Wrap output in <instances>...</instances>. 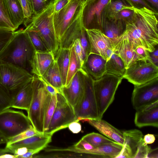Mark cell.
<instances>
[{
	"instance_id": "6da1fadb",
	"label": "cell",
	"mask_w": 158,
	"mask_h": 158,
	"mask_svg": "<svg viewBox=\"0 0 158 158\" xmlns=\"http://www.w3.org/2000/svg\"><path fill=\"white\" fill-rule=\"evenodd\" d=\"M132 17L126 22V29L122 34L129 40L133 48L141 46L150 52L158 44L157 12L145 7H133Z\"/></svg>"
},
{
	"instance_id": "7a4b0ae2",
	"label": "cell",
	"mask_w": 158,
	"mask_h": 158,
	"mask_svg": "<svg viewBox=\"0 0 158 158\" xmlns=\"http://www.w3.org/2000/svg\"><path fill=\"white\" fill-rule=\"evenodd\" d=\"M36 52L25 30L20 29L15 31L12 40L0 57V64H12L31 73V64Z\"/></svg>"
},
{
	"instance_id": "3957f363",
	"label": "cell",
	"mask_w": 158,
	"mask_h": 158,
	"mask_svg": "<svg viewBox=\"0 0 158 158\" xmlns=\"http://www.w3.org/2000/svg\"><path fill=\"white\" fill-rule=\"evenodd\" d=\"M32 97L27 117L32 125L38 132L44 134L45 116L52 95L47 91L43 82L34 75L32 81Z\"/></svg>"
},
{
	"instance_id": "277c9868",
	"label": "cell",
	"mask_w": 158,
	"mask_h": 158,
	"mask_svg": "<svg viewBox=\"0 0 158 158\" xmlns=\"http://www.w3.org/2000/svg\"><path fill=\"white\" fill-rule=\"evenodd\" d=\"M54 1L49 3L42 11L35 15L30 23L37 30L55 59L59 49V43L57 39L54 25Z\"/></svg>"
},
{
	"instance_id": "5b68a950",
	"label": "cell",
	"mask_w": 158,
	"mask_h": 158,
	"mask_svg": "<svg viewBox=\"0 0 158 158\" xmlns=\"http://www.w3.org/2000/svg\"><path fill=\"white\" fill-rule=\"evenodd\" d=\"M123 77H118L106 73L99 79L94 81V88L99 119L113 102L118 88Z\"/></svg>"
},
{
	"instance_id": "8992f818",
	"label": "cell",
	"mask_w": 158,
	"mask_h": 158,
	"mask_svg": "<svg viewBox=\"0 0 158 158\" xmlns=\"http://www.w3.org/2000/svg\"><path fill=\"white\" fill-rule=\"evenodd\" d=\"M34 75L15 65L0 64V84L8 92L12 99L24 85L32 80Z\"/></svg>"
},
{
	"instance_id": "52a82bcc",
	"label": "cell",
	"mask_w": 158,
	"mask_h": 158,
	"mask_svg": "<svg viewBox=\"0 0 158 158\" xmlns=\"http://www.w3.org/2000/svg\"><path fill=\"white\" fill-rule=\"evenodd\" d=\"M31 126L27 116L22 112L9 108L0 112V132L7 140Z\"/></svg>"
},
{
	"instance_id": "ba28073f",
	"label": "cell",
	"mask_w": 158,
	"mask_h": 158,
	"mask_svg": "<svg viewBox=\"0 0 158 158\" xmlns=\"http://www.w3.org/2000/svg\"><path fill=\"white\" fill-rule=\"evenodd\" d=\"M83 73L84 94L79 105L74 109L77 121L99 119L94 88V80L84 69Z\"/></svg>"
},
{
	"instance_id": "9c48e42d",
	"label": "cell",
	"mask_w": 158,
	"mask_h": 158,
	"mask_svg": "<svg viewBox=\"0 0 158 158\" xmlns=\"http://www.w3.org/2000/svg\"><path fill=\"white\" fill-rule=\"evenodd\" d=\"M55 110L48 128L44 133L51 136L55 132L68 127L71 123L77 121L74 109L60 93L56 94Z\"/></svg>"
},
{
	"instance_id": "30bf717a",
	"label": "cell",
	"mask_w": 158,
	"mask_h": 158,
	"mask_svg": "<svg viewBox=\"0 0 158 158\" xmlns=\"http://www.w3.org/2000/svg\"><path fill=\"white\" fill-rule=\"evenodd\" d=\"M124 142L116 158H147L151 148L143 140L142 132L136 129L123 131Z\"/></svg>"
},
{
	"instance_id": "8fae6325",
	"label": "cell",
	"mask_w": 158,
	"mask_h": 158,
	"mask_svg": "<svg viewBox=\"0 0 158 158\" xmlns=\"http://www.w3.org/2000/svg\"><path fill=\"white\" fill-rule=\"evenodd\" d=\"M78 39L80 40L84 62L90 52L88 36L82 22V11L62 36L59 43V48L70 49L75 40Z\"/></svg>"
},
{
	"instance_id": "7c38bea8",
	"label": "cell",
	"mask_w": 158,
	"mask_h": 158,
	"mask_svg": "<svg viewBox=\"0 0 158 158\" xmlns=\"http://www.w3.org/2000/svg\"><path fill=\"white\" fill-rule=\"evenodd\" d=\"M85 0H71L63 8L53 15V23L59 42L64 32L81 13Z\"/></svg>"
},
{
	"instance_id": "4fadbf2b",
	"label": "cell",
	"mask_w": 158,
	"mask_h": 158,
	"mask_svg": "<svg viewBox=\"0 0 158 158\" xmlns=\"http://www.w3.org/2000/svg\"><path fill=\"white\" fill-rule=\"evenodd\" d=\"M123 77L134 85L143 84L158 77V67L150 60H138L126 69Z\"/></svg>"
},
{
	"instance_id": "5bb4252c",
	"label": "cell",
	"mask_w": 158,
	"mask_h": 158,
	"mask_svg": "<svg viewBox=\"0 0 158 158\" xmlns=\"http://www.w3.org/2000/svg\"><path fill=\"white\" fill-rule=\"evenodd\" d=\"M111 1L85 0L82 11V18L86 29H98L102 31L105 19L104 8Z\"/></svg>"
},
{
	"instance_id": "9a60e30c",
	"label": "cell",
	"mask_w": 158,
	"mask_h": 158,
	"mask_svg": "<svg viewBox=\"0 0 158 158\" xmlns=\"http://www.w3.org/2000/svg\"><path fill=\"white\" fill-rule=\"evenodd\" d=\"M158 101V77L143 84L134 85L131 102L137 110Z\"/></svg>"
},
{
	"instance_id": "2e32d148",
	"label": "cell",
	"mask_w": 158,
	"mask_h": 158,
	"mask_svg": "<svg viewBox=\"0 0 158 158\" xmlns=\"http://www.w3.org/2000/svg\"><path fill=\"white\" fill-rule=\"evenodd\" d=\"M89 40L90 53L100 55L107 61L113 53V40L100 29H86Z\"/></svg>"
},
{
	"instance_id": "e0dca14e",
	"label": "cell",
	"mask_w": 158,
	"mask_h": 158,
	"mask_svg": "<svg viewBox=\"0 0 158 158\" xmlns=\"http://www.w3.org/2000/svg\"><path fill=\"white\" fill-rule=\"evenodd\" d=\"M83 71L82 68L78 71L69 84L63 86L60 92L74 109L79 105L84 93Z\"/></svg>"
},
{
	"instance_id": "ac0fdd59",
	"label": "cell",
	"mask_w": 158,
	"mask_h": 158,
	"mask_svg": "<svg viewBox=\"0 0 158 158\" xmlns=\"http://www.w3.org/2000/svg\"><path fill=\"white\" fill-rule=\"evenodd\" d=\"M112 40L113 52L121 59L126 69L139 60L129 40L123 34Z\"/></svg>"
},
{
	"instance_id": "d6986e66",
	"label": "cell",
	"mask_w": 158,
	"mask_h": 158,
	"mask_svg": "<svg viewBox=\"0 0 158 158\" xmlns=\"http://www.w3.org/2000/svg\"><path fill=\"white\" fill-rule=\"evenodd\" d=\"M134 119L135 125L139 128L151 126L158 127V101L136 110Z\"/></svg>"
},
{
	"instance_id": "ffe728a7",
	"label": "cell",
	"mask_w": 158,
	"mask_h": 158,
	"mask_svg": "<svg viewBox=\"0 0 158 158\" xmlns=\"http://www.w3.org/2000/svg\"><path fill=\"white\" fill-rule=\"evenodd\" d=\"M52 137L45 134L37 135L15 143L6 145L5 148L10 153L14 149L25 147L30 150L40 152L45 148L52 141Z\"/></svg>"
},
{
	"instance_id": "44dd1931",
	"label": "cell",
	"mask_w": 158,
	"mask_h": 158,
	"mask_svg": "<svg viewBox=\"0 0 158 158\" xmlns=\"http://www.w3.org/2000/svg\"><path fill=\"white\" fill-rule=\"evenodd\" d=\"M106 61L100 55L90 53L84 62L82 68L94 80H97L106 73Z\"/></svg>"
},
{
	"instance_id": "7402d4cb",
	"label": "cell",
	"mask_w": 158,
	"mask_h": 158,
	"mask_svg": "<svg viewBox=\"0 0 158 158\" xmlns=\"http://www.w3.org/2000/svg\"><path fill=\"white\" fill-rule=\"evenodd\" d=\"M123 145L116 142L101 145L93 149L85 150L73 148L75 153H82L90 157L96 158H116L120 153Z\"/></svg>"
},
{
	"instance_id": "603a6c76",
	"label": "cell",
	"mask_w": 158,
	"mask_h": 158,
	"mask_svg": "<svg viewBox=\"0 0 158 158\" xmlns=\"http://www.w3.org/2000/svg\"><path fill=\"white\" fill-rule=\"evenodd\" d=\"M87 121L100 132L110 139L122 145L124 142L123 131L117 129L109 123L102 119H87Z\"/></svg>"
},
{
	"instance_id": "cb8c5ba5",
	"label": "cell",
	"mask_w": 158,
	"mask_h": 158,
	"mask_svg": "<svg viewBox=\"0 0 158 158\" xmlns=\"http://www.w3.org/2000/svg\"><path fill=\"white\" fill-rule=\"evenodd\" d=\"M55 60L51 52H36L31 64V73L37 77L43 76Z\"/></svg>"
},
{
	"instance_id": "d4e9b609",
	"label": "cell",
	"mask_w": 158,
	"mask_h": 158,
	"mask_svg": "<svg viewBox=\"0 0 158 158\" xmlns=\"http://www.w3.org/2000/svg\"><path fill=\"white\" fill-rule=\"evenodd\" d=\"M32 81L24 85L13 97L11 107L27 111L28 110L32 97Z\"/></svg>"
},
{
	"instance_id": "484cf974",
	"label": "cell",
	"mask_w": 158,
	"mask_h": 158,
	"mask_svg": "<svg viewBox=\"0 0 158 158\" xmlns=\"http://www.w3.org/2000/svg\"><path fill=\"white\" fill-rule=\"evenodd\" d=\"M126 27V22L123 20L105 18L102 31L105 35L113 40L122 34Z\"/></svg>"
},
{
	"instance_id": "4316f807",
	"label": "cell",
	"mask_w": 158,
	"mask_h": 158,
	"mask_svg": "<svg viewBox=\"0 0 158 158\" xmlns=\"http://www.w3.org/2000/svg\"><path fill=\"white\" fill-rule=\"evenodd\" d=\"M70 49L59 48L55 60L61 77L63 86L66 84L70 60Z\"/></svg>"
},
{
	"instance_id": "83f0119b",
	"label": "cell",
	"mask_w": 158,
	"mask_h": 158,
	"mask_svg": "<svg viewBox=\"0 0 158 158\" xmlns=\"http://www.w3.org/2000/svg\"><path fill=\"white\" fill-rule=\"evenodd\" d=\"M42 77L59 92H60L63 86L61 75L55 60Z\"/></svg>"
},
{
	"instance_id": "f1b7e54d",
	"label": "cell",
	"mask_w": 158,
	"mask_h": 158,
	"mask_svg": "<svg viewBox=\"0 0 158 158\" xmlns=\"http://www.w3.org/2000/svg\"><path fill=\"white\" fill-rule=\"evenodd\" d=\"M126 70L123 61L118 55L113 52L106 62V73L118 77H123Z\"/></svg>"
},
{
	"instance_id": "f546056e",
	"label": "cell",
	"mask_w": 158,
	"mask_h": 158,
	"mask_svg": "<svg viewBox=\"0 0 158 158\" xmlns=\"http://www.w3.org/2000/svg\"><path fill=\"white\" fill-rule=\"evenodd\" d=\"M10 16L16 27L23 23L24 15L20 0H5Z\"/></svg>"
},
{
	"instance_id": "4dcf8cb0",
	"label": "cell",
	"mask_w": 158,
	"mask_h": 158,
	"mask_svg": "<svg viewBox=\"0 0 158 158\" xmlns=\"http://www.w3.org/2000/svg\"><path fill=\"white\" fill-rule=\"evenodd\" d=\"M132 8L124 0H111L104 8L103 16L105 19H113L121 10L124 9H132Z\"/></svg>"
},
{
	"instance_id": "1f68e13d",
	"label": "cell",
	"mask_w": 158,
	"mask_h": 158,
	"mask_svg": "<svg viewBox=\"0 0 158 158\" xmlns=\"http://www.w3.org/2000/svg\"><path fill=\"white\" fill-rule=\"evenodd\" d=\"M17 29L10 16L5 0H0V30L14 31Z\"/></svg>"
},
{
	"instance_id": "d6a6232c",
	"label": "cell",
	"mask_w": 158,
	"mask_h": 158,
	"mask_svg": "<svg viewBox=\"0 0 158 158\" xmlns=\"http://www.w3.org/2000/svg\"><path fill=\"white\" fill-rule=\"evenodd\" d=\"M25 30L36 52H51L44 43L37 30L31 23L26 27Z\"/></svg>"
},
{
	"instance_id": "836d02e7",
	"label": "cell",
	"mask_w": 158,
	"mask_h": 158,
	"mask_svg": "<svg viewBox=\"0 0 158 158\" xmlns=\"http://www.w3.org/2000/svg\"><path fill=\"white\" fill-rule=\"evenodd\" d=\"M70 51L69 69L66 84L64 86H66L69 84L75 74L82 68L77 60L73 45Z\"/></svg>"
},
{
	"instance_id": "e575fe53",
	"label": "cell",
	"mask_w": 158,
	"mask_h": 158,
	"mask_svg": "<svg viewBox=\"0 0 158 158\" xmlns=\"http://www.w3.org/2000/svg\"><path fill=\"white\" fill-rule=\"evenodd\" d=\"M81 139L88 143L94 148L102 144L115 142L110 139L95 132L91 133L85 135Z\"/></svg>"
},
{
	"instance_id": "d590c367",
	"label": "cell",
	"mask_w": 158,
	"mask_h": 158,
	"mask_svg": "<svg viewBox=\"0 0 158 158\" xmlns=\"http://www.w3.org/2000/svg\"><path fill=\"white\" fill-rule=\"evenodd\" d=\"M24 15V25L26 27L31 22L34 15L30 0H20Z\"/></svg>"
},
{
	"instance_id": "8d00e7d4",
	"label": "cell",
	"mask_w": 158,
	"mask_h": 158,
	"mask_svg": "<svg viewBox=\"0 0 158 158\" xmlns=\"http://www.w3.org/2000/svg\"><path fill=\"white\" fill-rule=\"evenodd\" d=\"M12 100L8 92L0 84V112L11 108Z\"/></svg>"
},
{
	"instance_id": "74e56055",
	"label": "cell",
	"mask_w": 158,
	"mask_h": 158,
	"mask_svg": "<svg viewBox=\"0 0 158 158\" xmlns=\"http://www.w3.org/2000/svg\"><path fill=\"white\" fill-rule=\"evenodd\" d=\"M15 31L0 30V57L12 40Z\"/></svg>"
},
{
	"instance_id": "f35d334b",
	"label": "cell",
	"mask_w": 158,
	"mask_h": 158,
	"mask_svg": "<svg viewBox=\"0 0 158 158\" xmlns=\"http://www.w3.org/2000/svg\"><path fill=\"white\" fill-rule=\"evenodd\" d=\"M42 134H43L37 132L34 128L32 126H31L30 128L8 139L6 143V145L10 144L35 135Z\"/></svg>"
},
{
	"instance_id": "ab89813d",
	"label": "cell",
	"mask_w": 158,
	"mask_h": 158,
	"mask_svg": "<svg viewBox=\"0 0 158 158\" xmlns=\"http://www.w3.org/2000/svg\"><path fill=\"white\" fill-rule=\"evenodd\" d=\"M56 102V94L52 95L51 101L44 119V133L47 130L48 128L50 120L55 110Z\"/></svg>"
},
{
	"instance_id": "60d3db41",
	"label": "cell",
	"mask_w": 158,
	"mask_h": 158,
	"mask_svg": "<svg viewBox=\"0 0 158 158\" xmlns=\"http://www.w3.org/2000/svg\"><path fill=\"white\" fill-rule=\"evenodd\" d=\"M34 16L42 11L48 5L46 0H30Z\"/></svg>"
},
{
	"instance_id": "b9f144b4",
	"label": "cell",
	"mask_w": 158,
	"mask_h": 158,
	"mask_svg": "<svg viewBox=\"0 0 158 158\" xmlns=\"http://www.w3.org/2000/svg\"><path fill=\"white\" fill-rule=\"evenodd\" d=\"M77 60L82 68L83 64V57L82 47L80 40L76 39L73 45Z\"/></svg>"
},
{
	"instance_id": "7bdbcfd3",
	"label": "cell",
	"mask_w": 158,
	"mask_h": 158,
	"mask_svg": "<svg viewBox=\"0 0 158 158\" xmlns=\"http://www.w3.org/2000/svg\"><path fill=\"white\" fill-rule=\"evenodd\" d=\"M132 7L139 8L145 7L155 12L156 10L152 8L144 0H124Z\"/></svg>"
},
{
	"instance_id": "ee69618b",
	"label": "cell",
	"mask_w": 158,
	"mask_h": 158,
	"mask_svg": "<svg viewBox=\"0 0 158 158\" xmlns=\"http://www.w3.org/2000/svg\"><path fill=\"white\" fill-rule=\"evenodd\" d=\"M133 13V9H124L118 12L114 19H122L126 22L132 17Z\"/></svg>"
},
{
	"instance_id": "f6af8a7d",
	"label": "cell",
	"mask_w": 158,
	"mask_h": 158,
	"mask_svg": "<svg viewBox=\"0 0 158 158\" xmlns=\"http://www.w3.org/2000/svg\"><path fill=\"white\" fill-rule=\"evenodd\" d=\"M134 50L138 57L139 60H150V52L144 48L140 46H137L134 49Z\"/></svg>"
},
{
	"instance_id": "bcb514c9",
	"label": "cell",
	"mask_w": 158,
	"mask_h": 158,
	"mask_svg": "<svg viewBox=\"0 0 158 158\" xmlns=\"http://www.w3.org/2000/svg\"><path fill=\"white\" fill-rule=\"evenodd\" d=\"M72 147L76 149L85 150H90L94 148L88 143L81 139L74 144Z\"/></svg>"
},
{
	"instance_id": "7dc6e473",
	"label": "cell",
	"mask_w": 158,
	"mask_h": 158,
	"mask_svg": "<svg viewBox=\"0 0 158 158\" xmlns=\"http://www.w3.org/2000/svg\"><path fill=\"white\" fill-rule=\"evenodd\" d=\"M43 82L47 91L52 96L59 92L56 89L49 84L42 76L38 77Z\"/></svg>"
},
{
	"instance_id": "c3c4849f",
	"label": "cell",
	"mask_w": 158,
	"mask_h": 158,
	"mask_svg": "<svg viewBox=\"0 0 158 158\" xmlns=\"http://www.w3.org/2000/svg\"><path fill=\"white\" fill-rule=\"evenodd\" d=\"M71 0H55L54 1V13H57L65 6Z\"/></svg>"
},
{
	"instance_id": "681fc988",
	"label": "cell",
	"mask_w": 158,
	"mask_h": 158,
	"mask_svg": "<svg viewBox=\"0 0 158 158\" xmlns=\"http://www.w3.org/2000/svg\"><path fill=\"white\" fill-rule=\"evenodd\" d=\"M69 130L73 133H78L81 130V126L78 122L75 121L71 123L68 127Z\"/></svg>"
},
{
	"instance_id": "f907efd6",
	"label": "cell",
	"mask_w": 158,
	"mask_h": 158,
	"mask_svg": "<svg viewBox=\"0 0 158 158\" xmlns=\"http://www.w3.org/2000/svg\"><path fill=\"white\" fill-rule=\"evenodd\" d=\"M150 60L156 66L158 67V48L157 47L154 51L150 52Z\"/></svg>"
},
{
	"instance_id": "816d5d0a",
	"label": "cell",
	"mask_w": 158,
	"mask_h": 158,
	"mask_svg": "<svg viewBox=\"0 0 158 158\" xmlns=\"http://www.w3.org/2000/svg\"><path fill=\"white\" fill-rule=\"evenodd\" d=\"M28 149L25 147H21L14 149L11 153L16 156L17 158L25 154L28 151Z\"/></svg>"
},
{
	"instance_id": "f5cc1de1",
	"label": "cell",
	"mask_w": 158,
	"mask_h": 158,
	"mask_svg": "<svg viewBox=\"0 0 158 158\" xmlns=\"http://www.w3.org/2000/svg\"><path fill=\"white\" fill-rule=\"evenodd\" d=\"M40 151L36 150L28 149V151L25 154L19 157V158H31L36 153H38Z\"/></svg>"
},
{
	"instance_id": "db71d44e",
	"label": "cell",
	"mask_w": 158,
	"mask_h": 158,
	"mask_svg": "<svg viewBox=\"0 0 158 158\" xmlns=\"http://www.w3.org/2000/svg\"><path fill=\"white\" fill-rule=\"evenodd\" d=\"M156 138L153 134H148L143 137L144 142L147 144H152L155 141Z\"/></svg>"
},
{
	"instance_id": "11a10c76",
	"label": "cell",
	"mask_w": 158,
	"mask_h": 158,
	"mask_svg": "<svg viewBox=\"0 0 158 158\" xmlns=\"http://www.w3.org/2000/svg\"><path fill=\"white\" fill-rule=\"evenodd\" d=\"M158 157V148L154 149H150L148 153L147 158H156Z\"/></svg>"
},
{
	"instance_id": "9f6ffc18",
	"label": "cell",
	"mask_w": 158,
	"mask_h": 158,
	"mask_svg": "<svg viewBox=\"0 0 158 158\" xmlns=\"http://www.w3.org/2000/svg\"><path fill=\"white\" fill-rule=\"evenodd\" d=\"M16 158L17 156L14 154H11L7 153L0 154V158Z\"/></svg>"
},
{
	"instance_id": "6f0895ef",
	"label": "cell",
	"mask_w": 158,
	"mask_h": 158,
	"mask_svg": "<svg viewBox=\"0 0 158 158\" xmlns=\"http://www.w3.org/2000/svg\"><path fill=\"white\" fill-rule=\"evenodd\" d=\"M149 2L157 10L158 7V0H144Z\"/></svg>"
},
{
	"instance_id": "680465c9",
	"label": "cell",
	"mask_w": 158,
	"mask_h": 158,
	"mask_svg": "<svg viewBox=\"0 0 158 158\" xmlns=\"http://www.w3.org/2000/svg\"><path fill=\"white\" fill-rule=\"evenodd\" d=\"M7 139L0 132V144L6 143Z\"/></svg>"
},
{
	"instance_id": "91938a15",
	"label": "cell",
	"mask_w": 158,
	"mask_h": 158,
	"mask_svg": "<svg viewBox=\"0 0 158 158\" xmlns=\"http://www.w3.org/2000/svg\"><path fill=\"white\" fill-rule=\"evenodd\" d=\"M47 4L48 5L50 3L55 1V0H46Z\"/></svg>"
},
{
	"instance_id": "94428289",
	"label": "cell",
	"mask_w": 158,
	"mask_h": 158,
	"mask_svg": "<svg viewBox=\"0 0 158 158\" xmlns=\"http://www.w3.org/2000/svg\"></svg>"
}]
</instances>
